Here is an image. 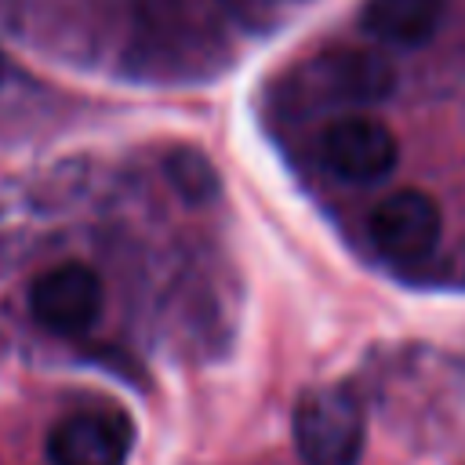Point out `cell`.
I'll list each match as a JSON object with an SVG mask.
<instances>
[{"label": "cell", "mask_w": 465, "mask_h": 465, "mask_svg": "<svg viewBox=\"0 0 465 465\" xmlns=\"http://www.w3.org/2000/svg\"><path fill=\"white\" fill-rule=\"evenodd\" d=\"M443 18L440 0H367L360 25L385 47H421L436 36Z\"/></svg>", "instance_id": "8992f818"}, {"label": "cell", "mask_w": 465, "mask_h": 465, "mask_svg": "<svg viewBox=\"0 0 465 465\" xmlns=\"http://www.w3.org/2000/svg\"><path fill=\"white\" fill-rule=\"evenodd\" d=\"M167 171H171V182L182 189L185 200H207V196H214V189H218L214 167H211L200 153H193V149L174 153V156L167 160Z\"/></svg>", "instance_id": "ba28073f"}, {"label": "cell", "mask_w": 465, "mask_h": 465, "mask_svg": "<svg viewBox=\"0 0 465 465\" xmlns=\"http://www.w3.org/2000/svg\"><path fill=\"white\" fill-rule=\"evenodd\" d=\"M320 160L334 178L352 182V185H367V182L385 178L396 167L400 149H396L392 131L381 120H374V116H341V120L323 127Z\"/></svg>", "instance_id": "3957f363"}, {"label": "cell", "mask_w": 465, "mask_h": 465, "mask_svg": "<svg viewBox=\"0 0 465 465\" xmlns=\"http://www.w3.org/2000/svg\"><path fill=\"white\" fill-rule=\"evenodd\" d=\"M320 76H323V87H327L331 98L352 102V105H374V102L389 98L392 84H396V73L381 54L352 51V47L323 54Z\"/></svg>", "instance_id": "52a82bcc"}, {"label": "cell", "mask_w": 465, "mask_h": 465, "mask_svg": "<svg viewBox=\"0 0 465 465\" xmlns=\"http://www.w3.org/2000/svg\"><path fill=\"white\" fill-rule=\"evenodd\" d=\"M291 432L305 465H356L367 443V418L349 389L320 385L294 403Z\"/></svg>", "instance_id": "6da1fadb"}, {"label": "cell", "mask_w": 465, "mask_h": 465, "mask_svg": "<svg viewBox=\"0 0 465 465\" xmlns=\"http://www.w3.org/2000/svg\"><path fill=\"white\" fill-rule=\"evenodd\" d=\"M371 243L392 262H421L436 251L443 232L440 203L421 189H396L378 200L367 218Z\"/></svg>", "instance_id": "7a4b0ae2"}, {"label": "cell", "mask_w": 465, "mask_h": 465, "mask_svg": "<svg viewBox=\"0 0 465 465\" xmlns=\"http://www.w3.org/2000/svg\"><path fill=\"white\" fill-rule=\"evenodd\" d=\"M44 450L51 465H124L131 450V425L120 411H76L47 432Z\"/></svg>", "instance_id": "5b68a950"}, {"label": "cell", "mask_w": 465, "mask_h": 465, "mask_svg": "<svg viewBox=\"0 0 465 465\" xmlns=\"http://www.w3.org/2000/svg\"><path fill=\"white\" fill-rule=\"evenodd\" d=\"M0 73H4V54H0Z\"/></svg>", "instance_id": "9c48e42d"}, {"label": "cell", "mask_w": 465, "mask_h": 465, "mask_svg": "<svg viewBox=\"0 0 465 465\" xmlns=\"http://www.w3.org/2000/svg\"><path fill=\"white\" fill-rule=\"evenodd\" d=\"M29 312L44 331L62 334V338L91 331L98 312H102L98 272L80 265V262H65V265L47 269L44 276H36V283L29 291Z\"/></svg>", "instance_id": "277c9868"}]
</instances>
